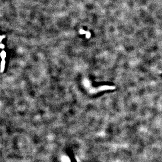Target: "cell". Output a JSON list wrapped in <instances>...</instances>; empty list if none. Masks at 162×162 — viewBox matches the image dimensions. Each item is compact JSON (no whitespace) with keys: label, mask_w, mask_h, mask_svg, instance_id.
<instances>
[{"label":"cell","mask_w":162,"mask_h":162,"mask_svg":"<svg viewBox=\"0 0 162 162\" xmlns=\"http://www.w3.org/2000/svg\"><path fill=\"white\" fill-rule=\"evenodd\" d=\"M62 160L63 162H69L70 161L69 159L67 156H64L62 157Z\"/></svg>","instance_id":"obj_2"},{"label":"cell","mask_w":162,"mask_h":162,"mask_svg":"<svg viewBox=\"0 0 162 162\" xmlns=\"http://www.w3.org/2000/svg\"><path fill=\"white\" fill-rule=\"evenodd\" d=\"M5 61L4 59H2V61L1 62V72H2L3 71H4L5 66Z\"/></svg>","instance_id":"obj_1"},{"label":"cell","mask_w":162,"mask_h":162,"mask_svg":"<svg viewBox=\"0 0 162 162\" xmlns=\"http://www.w3.org/2000/svg\"><path fill=\"white\" fill-rule=\"evenodd\" d=\"M4 36H1V41L2 39L4 38Z\"/></svg>","instance_id":"obj_6"},{"label":"cell","mask_w":162,"mask_h":162,"mask_svg":"<svg viewBox=\"0 0 162 162\" xmlns=\"http://www.w3.org/2000/svg\"><path fill=\"white\" fill-rule=\"evenodd\" d=\"M87 37L88 38H89L90 37V34L89 33V32H88V33H87Z\"/></svg>","instance_id":"obj_4"},{"label":"cell","mask_w":162,"mask_h":162,"mask_svg":"<svg viewBox=\"0 0 162 162\" xmlns=\"http://www.w3.org/2000/svg\"><path fill=\"white\" fill-rule=\"evenodd\" d=\"M4 47V45H3V44H1V49H3Z\"/></svg>","instance_id":"obj_5"},{"label":"cell","mask_w":162,"mask_h":162,"mask_svg":"<svg viewBox=\"0 0 162 162\" xmlns=\"http://www.w3.org/2000/svg\"><path fill=\"white\" fill-rule=\"evenodd\" d=\"M1 56L2 59H4L6 56V53L4 51H2L1 53Z\"/></svg>","instance_id":"obj_3"}]
</instances>
